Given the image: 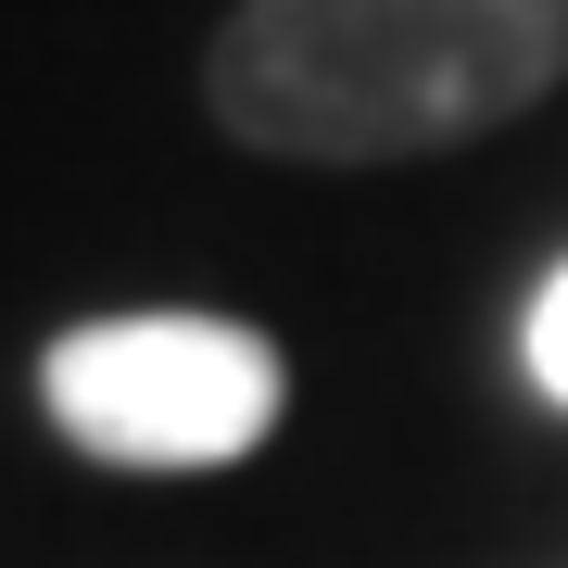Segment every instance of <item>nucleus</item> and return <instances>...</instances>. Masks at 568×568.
I'll return each mask as SVG.
<instances>
[{"mask_svg":"<svg viewBox=\"0 0 568 568\" xmlns=\"http://www.w3.org/2000/svg\"><path fill=\"white\" fill-rule=\"evenodd\" d=\"M568 77V0H241L203 102L278 164H405L518 126Z\"/></svg>","mask_w":568,"mask_h":568,"instance_id":"nucleus-1","label":"nucleus"},{"mask_svg":"<svg viewBox=\"0 0 568 568\" xmlns=\"http://www.w3.org/2000/svg\"><path fill=\"white\" fill-rule=\"evenodd\" d=\"M518 354H530V392L544 405H568V265L544 291H530V328H518Z\"/></svg>","mask_w":568,"mask_h":568,"instance_id":"nucleus-3","label":"nucleus"},{"mask_svg":"<svg viewBox=\"0 0 568 568\" xmlns=\"http://www.w3.org/2000/svg\"><path fill=\"white\" fill-rule=\"evenodd\" d=\"M39 405L77 455L140 467V480H190V467H241L278 443L291 366L241 316H89L39 354Z\"/></svg>","mask_w":568,"mask_h":568,"instance_id":"nucleus-2","label":"nucleus"}]
</instances>
